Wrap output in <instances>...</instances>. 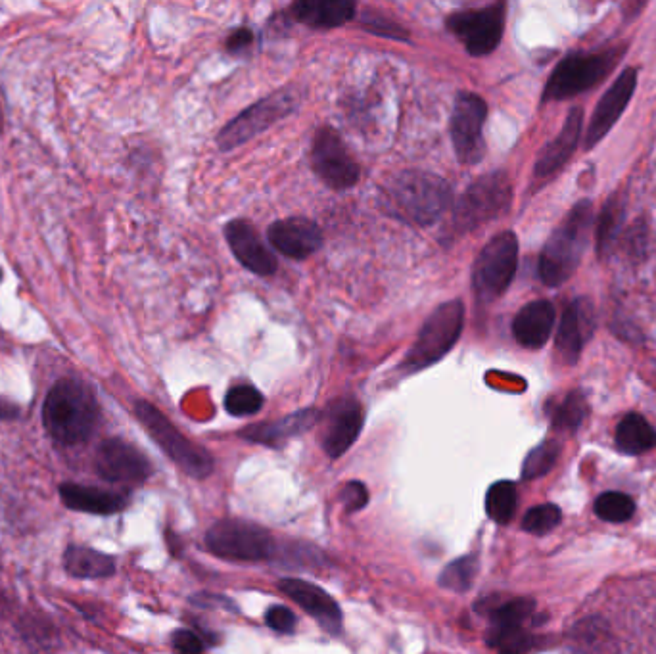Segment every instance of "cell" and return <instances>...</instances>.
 Returning a JSON list of instances; mask_svg holds the SVG:
<instances>
[{"instance_id":"cell-1","label":"cell","mask_w":656,"mask_h":654,"mask_svg":"<svg viewBox=\"0 0 656 654\" xmlns=\"http://www.w3.org/2000/svg\"><path fill=\"white\" fill-rule=\"evenodd\" d=\"M100 417L94 392L77 378L58 380L45 399L43 424L62 445H75L91 438Z\"/></svg>"},{"instance_id":"cell-2","label":"cell","mask_w":656,"mask_h":654,"mask_svg":"<svg viewBox=\"0 0 656 654\" xmlns=\"http://www.w3.org/2000/svg\"><path fill=\"white\" fill-rule=\"evenodd\" d=\"M386 202L405 221L432 225L451 206V187L434 173L403 171L386 187Z\"/></svg>"},{"instance_id":"cell-3","label":"cell","mask_w":656,"mask_h":654,"mask_svg":"<svg viewBox=\"0 0 656 654\" xmlns=\"http://www.w3.org/2000/svg\"><path fill=\"white\" fill-rule=\"evenodd\" d=\"M591 221L593 208L584 200L568 213L563 225L549 238L539 257V277L547 286L563 284L578 269L586 252Z\"/></svg>"},{"instance_id":"cell-4","label":"cell","mask_w":656,"mask_h":654,"mask_svg":"<svg viewBox=\"0 0 656 654\" xmlns=\"http://www.w3.org/2000/svg\"><path fill=\"white\" fill-rule=\"evenodd\" d=\"M465 325V307L461 300H451L436 307L424 321L421 332L407 353L401 369L405 374L419 373L442 361L461 338Z\"/></svg>"},{"instance_id":"cell-5","label":"cell","mask_w":656,"mask_h":654,"mask_svg":"<svg viewBox=\"0 0 656 654\" xmlns=\"http://www.w3.org/2000/svg\"><path fill=\"white\" fill-rule=\"evenodd\" d=\"M135 415L148 430V434L154 438V442L164 449L165 455L185 474L192 478L210 476L213 470L210 453L187 440L160 409H156L148 401H137Z\"/></svg>"},{"instance_id":"cell-6","label":"cell","mask_w":656,"mask_h":654,"mask_svg":"<svg viewBox=\"0 0 656 654\" xmlns=\"http://www.w3.org/2000/svg\"><path fill=\"white\" fill-rule=\"evenodd\" d=\"M511 204V183L505 173H490L476 179L459 198L453 210L451 233L474 231L476 227L499 217Z\"/></svg>"},{"instance_id":"cell-7","label":"cell","mask_w":656,"mask_h":654,"mask_svg":"<svg viewBox=\"0 0 656 654\" xmlns=\"http://www.w3.org/2000/svg\"><path fill=\"white\" fill-rule=\"evenodd\" d=\"M206 547L225 561L258 562L273 555L271 534L258 524L244 520H221L206 534Z\"/></svg>"},{"instance_id":"cell-8","label":"cell","mask_w":656,"mask_h":654,"mask_svg":"<svg viewBox=\"0 0 656 654\" xmlns=\"http://www.w3.org/2000/svg\"><path fill=\"white\" fill-rule=\"evenodd\" d=\"M518 265V240L511 231L499 233L484 246L474 263L472 282L482 302H493L503 296L515 279Z\"/></svg>"},{"instance_id":"cell-9","label":"cell","mask_w":656,"mask_h":654,"mask_svg":"<svg viewBox=\"0 0 656 654\" xmlns=\"http://www.w3.org/2000/svg\"><path fill=\"white\" fill-rule=\"evenodd\" d=\"M298 108V93L294 89H281L277 93L259 100L252 104L248 110H244L240 116H236L219 135H217V146L223 152H229L236 146H242L244 142L252 141L281 121L290 116Z\"/></svg>"},{"instance_id":"cell-10","label":"cell","mask_w":656,"mask_h":654,"mask_svg":"<svg viewBox=\"0 0 656 654\" xmlns=\"http://www.w3.org/2000/svg\"><path fill=\"white\" fill-rule=\"evenodd\" d=\"M618 52L605 54H574L564 58L563 62L553 71L547 87L545 100H564L574 94L589 91L597 83H601L609 71L616 66Z\"/></svg>"},{"instance_id":"cell-11","label":"cell","mask_w":656,"mask_h":654,"mask_svg":"<svg viewBox=\"0 0 656 654\" xmlns=\"http://www.w3.org/2000/svg\"><path fill=\"white\" fill-rule=\"evenodd\" d=\"M447 29L465 45L470 56H486L499 47L505 27V4L449 14Z\"/></svg>"},{"instance_id":"cell-12","label":"cell","mask_w":656,"mask_h":654,"mask_svg":"<svg viewBox=\"0 0 656 654\" xmlns=\"http://www.w3.org/2000/svg\"><path fill=\"white\" fill-rule=\"evenodd\" d=\"M488 116L486 102L474 93H459L451 112V141L459 162L478 164L484 158V121Z\"/></svg>"},{"instance_id":"cell-13","label":"cell","mask_w":656,"mask_h":654,"mask_svg":"<svg viewBox=\"0 0 656 654\" xmlns=\"http://www.w3.org/2000/svg\"><path fill=\"white\" fill-rule=\"evenodd\" d=\"M311 167L317 177L334 190L355 187L361 175L340 133L332 127H321L317 131L311 148Z\"/></svg>"},{"instance_id":"cell-14","label":"cell","mask_w":656,"mask_h":654,"mask_svg":"<svg viewBox=\"0 0 656 654\" xmlns=\"http://www.w3.org/2000/svg\"><path fill=\"white\" fill-rule=\"evenodd\" d=\"M94 465L104 480L116 484H141L152 474V465L141 449L121 438H112L100 445Z\"/></svg>"},{"instance_id":"cell-15","label":"cell","mask_w":656,"mask_h":654,"mask_svg":"<svg viewBox=\"0 0 656 654\" xmlns=\"http://www.w3.org/2000/svg\"><path fill=\"white\" fill-rule=\"evenodd\" d=\"M363 428V409L352 398L338 399L328 407L323 447L330 459L342 457L359 438Z\"/></svg>"},{"instance_id":"cell-16","label":"cell","mask_w":656,"mask_h":654,"mask_svg":"<svg viewBox=\"0 0 656 654\" xmlns=\"http://www.w3.org/2000/svg\"><path fill=\"white\" fill-rule=\"evenodd\" d=\"M271 246L290 259H305L323 244L321 229L305 217H288L273 223L267 231Z\"/></svg>"},{"instance_id":"cell-17","label":"cell","mask_w":656,"mask_h":654,"mask_svg":"<svg viewBox=\"0 0 656 654\" xmlns=\"http://www.w3.org/2000/svg\"><path fill=\"white\" fill-rule=\"evenodd\" d=\"M225 238L236 259L259 277H271L277 271V259L259 238L258 231L248 221L236 219L225 227Z\"/></svg>"},{"instance_id":"cell-18","label":"cell","mask_w":656,"mask_h":654,"mask_svg":"<svg viewBox=\"0 0 656 654\" xmlns=\"http://www.w3.org/2000/svg\"><path fill=\"white\" fill-rule=\"evenodd\" d=\"M279 587L286 597H290L296 605L304 608L325 630L332 633L340 631L344 620L342 610L319 585L309 584L298 578H284L279 582Z\"/></svg>"},{"instance_id":"cell-19","label":"cell","mask_w":656,"mask_h":654,"mask_svg":"<svg viewBox=\"0 0 656 654\" xmlns=\"http://www.w3.org/2000/svg\"><path fill=\"white\" fill-rule=\"evenodd\" d=\"M635 83H637L635 70H626L601 98L587 131L586 148H591L601 141L612 129V125L618 121V117L622 116L628 102L632 100Z\"/></svg>"},{"instance_id":"cell-20","label":"cell","mask_w":656,"mask_h":654,"mask_svg":"<svg viewBox=\"0 0 656 654\" xmlns=\"http://www.w3.org/2000/svg\"><path fill=\"white\" fill-rule=\"evenodd\" d=\"M593 330H595L593 305L586 298L574 300L564 311L559 336H557V350L563 355L566 363L574 365L578 361Z\"/></svg>"},{"instance_id":"cell-21","label":"cell","mask_w":656,"mask_h":654,"mask_svg":"<svg viewBox=\"0 0 656 654\" xmlns=\"http://www.w3.org/2000/svg\"><path fill=\"white\" fill-rule=\"evenodd\" d=\"M319 421V413L315 409H304L298 413H292L284 419L275 422H261L248 426L240 432V436L254 444L271 445L279 447L290 438H296L307 432L315 422Z\"/></svg>"},{"instance_id":"cell-22","label":"cell","mask_w":656,"mask_h":654,"mask_svg":"<svg viewBox=\"0 0 656 654\" xmlns=\"http://www.w3.org/2000/svg\"><path fill=\"white\" fill-rule=\"evenodd\" d=\"M555 325V307L551 302L539 300L532 304L522 307L515 317L513 323V332H515L516 342L524 348L538 350L541 348Z\"/></svg>"},{"instance_id":"cell-23","label":"cell","mask_w":656,"mask_h":654,"mask_svg":"<svg viewBox=\"0 0 656 654\" xmlns=\"http://www.w3.org/2000/svg\"><path fill=\"white\" fill-rule=\"evenodd\" d=\"M290 10L296 22L311 29H334L355 16V4L348 0H302L292 4Z\"/></svg>"},{"instance_id":"cell-24","label":"cell","mask_w":656,"mask_h":654,"mask_svg":"<svg viewBox=\"0 0 656 654\" xmlns=\"http://www.w3.org/2000/svg\"><path fill=\"white\" fill-rule=\"evenodd\" d=\"M582 121H584V112L580 108H574L566 117L563 131L559 133V137L555 141L549 142L541 150L539 160L536 162V177L539 179L549 177L563 167L564 162L570 158V154L574 152V148L578 144Z\"/></svg>"},{"instance_id":"cell-25","label":"cell","mask_w":656,"mask_h":654,"mask_svg":"<svg viewBox=\"0 0 656 654\" xmlns=\"http://www.w3.org/2000/svg\"><path fill=\"white\" fill-rule=\"evenodd\" d=\"M60 497L68 509L79 513L116 514L127 505V499L121 493L79 484H62Z\"/></svg>"},{"instance_id":"cell-26","label":"cell","mask_w":656,"mask_h":654,"mask_svg":"<svg viewBox=\"0 0 656 654\" xmlns=\"http://www.w3.org/2000/svg\"><path fill=\"white\" fill-rule=\"evenodd\" d=\"M64 564L70 576L85 580L108 578L116 572L114 557L83 545H70L64 555Z\"/></svg>"},{"instance_id":"cell-27","label":"cell","mask_w":656,"mask_h":654,"mask_svg":"<svg viewBox=\"0 0 656 654\" xmlns=\"http://www.w3.org/2000/svg\"><path fill=\"white\" fill-rule=\"evenodd\" d=\"M616 445L630 455H639L656 447L655 428L641 415H628L616 428Z\"/></svg>"},{"instance_id":"cell-28","label":"cell","mask_w":656,"mask_h":654,"mask_svg":"<svg viewBox=\"0 0 656 654\" xmlns=\"http://www.w3.org/2000/svg\"><path fill=\"white\" fill-rule=\"evenodd\" d=\"M488 645L499 654H524L534 647V637L522 626H493Z\"/></svg>"},{"instance_id":"cell-29","label":"cell","mask_w":656,"mask_h":654,"mask_svg":"<svg viewBox=\"0 0 656 654\" xmlns=\"http://www.w3.org/2000/svg\"><path fill=\"white\" fill-rule=\"evenodd\" d=\"M516 486L513 482H495L486 495V513L497 524H507L516 513Z\"/></svg>"},{"instance_id":"cell-30","label":"cell","mask_w":656,"mask_h":654,"mask_svg":"<svg viewBox=\"0 0 656 654\" xmlns=\"http://www.w3.org/2000/svg\"><path fill=\"white\" fill-rule=\"evenodd\" d=\"M263 396L252 384H236L225 396V409L233 417L256 415L263 407Z\"/></svg>"},{"instance_id":"cell-31","label":"cell","mask_w":656,"mask_h":654,"mask_svg":"<svg viewBox=\"0 0 656 654\" xmlns=\"http://www.w3.org/2000/svg\"><path fill=\"white\" fill-rule=\"evenodd\" d=\"M478 572V561L476 557H461L451 564H447L444 572L440 574L438 584L444 587L447 591H455V593H465L470 589V585L476 578Z\"/></svg>"},{"instance_id":"cell-32","label":"cell","mask_w":656,"mask_h":654,"mask_svg":"<svg viewBox=\"0 0 656 654\" xmlns=\"http://www.w3.org/2000/svg\"><path fill=\"white\" fill-rule=\"evenodd\" d=\"M635 513V503L632 497L620 491L603 493L595 501V514L605 522H626Z\"/></svg>"},{"instance_id":"cell-33","label":"cell","mask_w":656,"mask_h":654,"mask_svg":"<svg viewBox=\"0 0 656 654\" xmlns=\"http://www.w3.org/2000/svg\"><path fill=\"white\" fill-rule=\"evenodd\" d=\"M559 451H561V447L555 442H545V444L538 445L536 449H532L528 453V457L524 459L522 478L524 480H534V478L547 474L555 465V461L559 457Z\"/></svg>"},{"instance_id":"cell-34","label":"cell","mask_w":656,"mask_h":654,"mask_svg":"<svg viewBox=\"0 0 656 654\" xmlns=\"http://www.w3.org/2000/svg\"><path fill=\"white\" fill-rule=\"evenodd\" d=\"M563 520V514H561V509L557 505H539V507H534L530 509L524 520H522V528L528 532V534H536V536H543V534H549L551 530H555Z\"/></svg>"},{"instance_id":"cell-35","label":"cell","mask_w":656,"mask_h":654,"mask_svg":"<svg viewBox=\"0 0 656 654\" xmlns=\"http://www.w3.org/2000/svg\"><path fill=\"white\" fill-rule=\"evenodd\" d=\"M587 415V403L582 394H570L563 403L555 409L553 424L559 430H576Z\"/></svg>"},{"instance_id":"cell-36","label":"cell","mask_w":656,"mask_h":654,"mask_svg":"<svg viewBox=\"0 0 656 654\" xmlns=\"http://www.w3.org/2000/svg\"><path fill=\"white\" fill-rule=\"evenodd\" d=\"M536 603L530 599H513L501 607L493 608V626H522L534 612Z\"/></svg>"},{"instance_id":"cell-37","label":"cell","mask_w":656,"mask_h":654,"mask_svg":"<svg viewBox=\"0 0 656 654\" xmlns=\"http://www.w3.org/2000/svg\"><path fill=\"white\" fill-rule=\"evenodd\" d=\"M622 213H624L622 204L610 198L607 208L601 213L599 227H597V244H599L601 254L609 248L612 240H614V236L618 233V227H620V221H622Z\"/></svg>"},{"instance_id":"cell-38","label":"cell","mask_w":656,"mask_h":654,"mask_svg":"<svg viewBox=\"0 0 656 654\" xmlns=\"http://www.w3.org/2000/svg\"><path fill=\"white\" fill-rule=\"evenodd\" d=\"M342 503L348 513H357L367 507L369 503V490L365 488L363 482H348L342 490Z\"/></svg>"},{"instance_id":"cell-39","label":"cell","mask_w":656,"mask_h":654,"mask_svg":"<svg viewBox=\"0 0 656 654\" xmlns=\"http://www.w3.org/2000/svg\"><path fill=\"white\" fill-rule=\"evenodd\" d=\"M265 624L271 630L279 631V633H294V630H296V616L290 608L275 605V607L267 610Z\"/></svg>"},{"instance_id":"cell-40","label":"cell","mask_w":656,"mask_h":654,"mask_svg":"<svg viewBox=\"0 0 656 654\" xmlns=\"http://www.w3.org/2000/svg\"><path fill=\"white\" fill-rule=\"evenodd\" d=\"M171 645L179 654L204 653V641L192 630H177L171 637Z\"/></svg>"},{"instance_id":"cell-41","label":"cell","mask_w":656,"mask_h":654,"mask_svg":"<svg viewBox=\"0 0 656 654\" xmlns=\"http://www.w3.org/2000/svg\"><path fill=\"white\" fill-rule=\"evenodd\" d=\"M365 27L371 33L382 35V37H390V39H396V41H405L407 39V31L403 27H399V25L386 20V18H380V16H369L365 20Z\"/></svg>"},{"instance_id":"cell-42","label":"cell","mask_w":656,"mask_h":654,"mask_svg":"<svg viewBox=\"0 0 656 654\" xmlns=\"http://www.w3.org/2000/svg\"><path fill=\"white\" fill-rule=\"evenodd\" d=\"M252 39H254V35H252L248 29H238V31H235V33L227 39V48H229L231 52H242L244 48H248L252 45Z\"/></svg>"},{"instance_id":"cell-43","label":"cell","mask_w":656,"mask_h":654,"mask_svg":"<svg viewBox=\"0 0 656 654\" xmlns=\"http://www.w3.org/2000/svg\"><path fill=\"white\" fill-rule=\"evenodd\" d=\"M16 417H20L18 405H14V403L0 398V421H12Z\"/></svg>"},{"instance_id":"cell-44","label":"cell","mask_w":656,"mask_h":654,"mask_svg":"<svg viewBox=\"0 0 656 654\" xmlns=\"http://www.w3.org/2000/svg\"><path fill=\"white\" fill-rule=\"evenodd\" d=\"M0 131H2V116H0Z\"/></svg>"},{"instance_id":"cell-45","label":"cell","mask_w":656,"mask_h":654,"mask_svg":"<svg viewBox=\"0 0 656 654\" xmlns=\"http://www.w3.org/2000/svg\"><path fill=\"white\" fill-rule=\"evenodd\" d=\"M0 281H2V271H0Z\"/></svg>"}]
</instances>
